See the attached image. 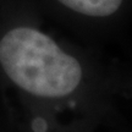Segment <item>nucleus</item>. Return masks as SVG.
<instances>
[{
    "mask_svg": "<svg viewBox=\"0 0 132 132\" xmlns=\"http://www.w3.org/2000/svg\"><path fill=\"white\" fill-rule=\"evenodd\" d=\"M0 65L10 80L29 94L60 98L80 86V61L32 27H16L0 39Z\"/></svg>",
    "mask_w": 132,
    "mask_h": 132,
    "instance_id": "1",
    "label": "nucleus"
},
{
    "mask_svg": "<svg viewBox=\"0 0 132 132\" xmlns=\"http://www.w3.org/2000/svg\"><path fill=\"white\" fill-rule=\"evenodd\" d=\"M65 7L89 17H106L115 14L123 0H56Z\"/></svg>",
    "mask_w": 132,
    "mask_h": 132,
    "instance_id": "2",
    "label": "nucleus"
}]
</instances>
